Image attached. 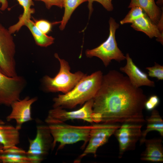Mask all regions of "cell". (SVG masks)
<instances>
[{
  "mask_svg": "<svg viewBox=\"0 0 163 163\" xmlns=\"http://www.w3.org/2000/svg\"><path fill=\"white\" fill-rule=\"evenodd\" d=\"M159 102L160 100L157 96L152 95L145 102L144 108L148 111H152L159 104Z\"/></svg>",
  "mask_w": 163,
  "mask_h": 163,
  "instance_id": "27",
  "label": "cell"
},
{
  "mask_svg": "<svg viewBox=\"0 0 163 163\" xmlns=\"http://www.w3.org/2000/svg\"><path fill=\"white\" fill-rule=\"evenodd\" d=\"M4 149L2 145L0 144V154L3 153Z\"/></svg>",
  "mask_w": 163,
  "mask_h": 163,
  "instance_id": "30",
  "label": "cell"
},
{
  "mask_svg": "<svg viewBox=\"0 0 163 163\" xmlns=\"http://www.w3.org/2000/svg\"><path fill=\"white\" fill-rule=\"evenodd\" d=\"M36 27L43 33L47 34L51 30L52 25L51 23L44 20H40L35 21Z\"/></svg>",
  "mask_w": 163,
  "mask_h": 163,
  "instance_id": "26",
  "label": "cell"
},
{
  "mask_svg": "<svg viewBox=\"0 0 163 163\" xmlns=\"http://www.w3.org/2000/svg\"><path fill=\"white\" fill-rule=\"evenodd\" d=\"M155 65L152 67L146 68L148 71V76L151 77L156 78L158 80H163V66L155 62Z\"/></svg>",
  "mask_w": 163,
  "mask_h": 163,
  "instance_id": "24",
  "label": "cell"
},
{
  "mask_svg": "<svg viewBox=\"0 0 163 163\" xmlns=\"http://www.w3.org/2000/svg\"><path fill=\"white\" fill-rule=\"evenodd\" d=\"M54 56L60 63L59 71L54 78L45 76L43 78V83L45 89L48 92H61L66 94L72 89L87 74L80 71L71 72L68 62L60 58L57 53L55 54Z\"/></svg>",
  "mask_w": 163,
  "mask_h": 163,
  "instance_id": "3",
  "label": "cell"
},
{
  "mask_svg": "<svg viewBox=\"0 0 163 163\" xmlns=\"http://www.w3.org/2000/svg\"><path fill=\"white\" fill-rule=\"evenodd\" d=\"M146 148L141 155L143 161L158 162L163 161V147L161 139H145Z\"/></svg>",
  "mask_w": 163,
  "mask_h": 163,
  "instance_id": "15",
  "label": "cell"
},
{
  "mask_svg": "<svg viewBox=\"0 0 163 163\" xmlns=\"http://www.w3.org/2000/svg\"><path fill=\"white\" fill-rule=\"evenodd\" d=\"M24 25L29 29L38 45L46 47L54 43V38L42 33L37 28L34 23L30 19L27 21L25 23Z\"/></svg>",
  "mask_w": 163,
  "mask_h": 163,
  "instance_id": "20",
  "label": "cell"
},
{
  "mask_svg": "<svg viewBox=\"0 0 163 163\" xmlns=\"http://www.w3.org/2000/svg\"><path fill=\"white\" fill-rule=\"evenodd\" d=\"M53 141L52 148L53 149L56 143H59L58 149H62L66 145L73 144L82 141L84 145L89 140L92 125L75 126L63 123L48 125Z\"/></svg>",
  "mask_w": 163,
  "mask_h": 163,
  "instance_id": "4",
  "label": "cell"
},
{
  "mask_svg": "<svg viewBox=\"0 0 163 163\" xmlns=\"http://www.w3.org/2000/svg\"><path fill=\"white\" fill-rule=\"evenodd\" d=\"M147 99L143 90L133 86L127 76L112 70L103 75L93 99V112L100 115L102 123L142 124L145 122L143 111Z\"/></svg>",
  "mask_w": 163,
  "mask_h": 163,
  "instance_id": "1",
  "label": "cell"
},
{
  "mask_svg": "<svg viewBox=\"0 0 163 163\" xmlns=\"http://www.w3.org/2000/svg\"><path fill=\"white\" fill-rule=\"evenodd\" d=\"M19 4L22 6L24 9L23 14L19 17L18 22L15 24L10 26L8 29L11 34L19 31L21 27L24 25L25 22L30 19L31 15L35 12V10L31 8L34 5L33 0H17ZM1 4L0 9L4 11L8 6L7 0H0Z\"/></svg>",
  "mask_w": 163,
  "mask_h": 163,
  "instance_id": "16",
  "label": "cell"
},
{
  "mask_svg": "<svg viewBox=\"0 0 163 163\" xmlns=\"http://www.w3.org/2000/svg\"><path fill=\"white\" fill-rule=\"evenodd\" d=\"M135 6L141 8L152 21L156 25L163 14L154 0H131L128 8Z\"/></svg>",
  "mask_w": 163,
  "mask_h": 163,
  "instance_id": "18",
  "label": "cell"
},
{
  "mask_svg": "<svg viewBox=\"0 0 163 163\" xmlns=\"http://www.w3.org/2000/svg\"><path fill=\"white\" fill-rule=\"evenodd\" d=\"M120 126L118 124L105 123L92 125L88 144L84 152L75 161L79 162L82 158L89 154H92L94 157L96 156L98 149L108 141L110 137Z\"/></svg>",
  "mask_w": 163,
  "mask_h": 163,
  "instance_id": "9",
  "label": "cell"
},
{
  "mask_svg": "<svg viewBox=\"0 0 163 163\" xmlns=\"http://www.w3.org/2000/svg\"><path fill=\"white\" fill-rule=\"evenodd\" d=\"M93 99L86 102L80 109L74 111H68L60 107L53 108L50 110L45 122L48 125L63 123L69 120L81 119L92 123Z\"/></svg>",
  "mask_w": 163,
  "mask_h": 163,
  "instance_id": "8",
  "label": "cell"
},
{
  "mask_svg": "<svg viewBox=\"0 0 163 163\" xmlns=\"http://www.w3.org/2000/svg\"><path fill=\"white\" fill-rule=\"evenodd\" d=\"M29 147L26 155L31 163H39L42 161L52 148L53 139L48 125L42 124L37 126L35 137L28 138Z\"/></svg>",
  "mask_w": 163,
  "mask_h": 163,
  "instance_id": "7",
  "label": "cell"
},
{
  "mask_svg": "<svg viewBox=\"0 0 163 163\" xmlns=\"http://www.w3.org/2000/svg\"><path fill=\"white\" fill-rule=\"evenodd\" d=\"M150 116L145 119L147 126L145 131L142 132L140 139V143H143L149 132L152 131L158 132L161 136H163V121L158 112L154 109L152 111Z\"/></svg>",
  "mask_w": 163,
  "mask_h": 163,
  "instance_id": "19",
  "label": "cell"
},
{
  "mask_svg": "<svg viewBox=\"0 0 163 163\" xmlns=\"http://www.w3.org/2000/svg\"><path fill=\"white\" fill-rule=\"evenodd\" d=\"M25 83L22 77L8 76L0 68V106L10 107L13 102L20 100Z\"/></svg>",
  "mask_w": 163,
  "mask_h": 163,
  "instance_id": "10",
  "label": "cell"
},
{
  "mask_svg": "<svg viewBox=\"0 0 163 163\" xmlns=\"http://www.w3.org/2000/svg\"><path fill=\"white\" fill-rule=\"evenodd\" d=\"M131 26L136 30L144 32L150 38H157V40L163 44V33L146 14L136 20Z\"/></svg>",
  "mask_w": 163,
  "mask_h": 163,
  "instance_id": "14",
  "label": "cell"
},
{
  "mask_svg": "<svg viewBox=\"0 0 163 163\" xmlns=\"http://www.w3.org/2000/svg\"><path fill=\"white\" fill-rule=\"evenodd\" d=\"M15 46L11 34L0 22V68L7 76H17L14 56Z\"/></svg>",
  "mask_w": 163,
  "mask_h": 163,
  "instance_id": "6",
  "label": "cell"
},
{
  "mask_svg": "<svg viewBox=\"0 0 163 163\" xmlns=\"http://www.w3.org/2000/svg\"><path fill=\"white\" fill-rule=\"evenodd\" d=\"M103 75L100 70L87 75L70 91L54 97L53 108L71 109L93 99L100 87Z\"/></svg>",
  "mask_w": 163,
  "mask_h": 163,
  "instance_id": "2",
  "label": "cell"
},
{
  "mask_svg": "<svg viewBox=\"0 0 163 163\" xmlns=\"http://www.w3.org/2000/svg\"><path fill=\"white\" fill-rule=\"evenodd\" d=\"M111 2L112 0H109Z\"/></svg>",
  "mask_w": 163,
  "mask_h": 163,
  "instance_id": "32",
  "label": "cell"
},
{
  "mask_svg": "<svg viewBox=\"0 0 163 163\" xmlns=\"http://www.w3.org/2000/svg\"><path fill=\"white\" fill-rule=\"evenodd\" d=\"M109 23V34L107 39L97 47L85 51L87 57H98L102 61L106 67L112 60L120 62L126 59V56L118 47L115 39L116 31L119 25L112 18H110Z\"/></svg>",
  "mask_w": 163,
  "mask_h": 163,
  "instance_id": "5",
  "label": "cell"
},
{
  "mask_svg": "<svg viewBox=\"0 0 163 163\" xmlns=\"http://www.w3.org/2000/svg\"><path fill=\"white\" fill-rule=\"evenodd\" d=\"M125 17L120 21L121 24L127 23H132L136 20L142 16L146 14L140 7L133 6Z\"/></svg>",
  "mask_w": 163,
  "mask_h": 163,
  "instance_id": "23",
  "label": "cell"
},
{
  "mask_svg": "<svg viewBox=\"0 0 163 163\" xmlns=\"http://www.w3.org/2000/svg\"><path fill=\"white\" fill-rule=\"evenodd\" d=\"M1 162L5 163H31L26 154L3 153L0 155Z\"/></svg>",
  "mask_w": 163,
  "mask_h": 163,
  "instance_id": "22",
  "label": "cell"
},
{
  "mask_svg": "<svg viewBox=\"0 0 163 163\" xmlns=\"http://www.w3.org/2000/svg\"><path fill=\"white\" fill-rule=\"evenodd\" d=\"M142 126L141 124L125 123L116 130L114 134L119 143V158L125 152L135 149L136 143L141 136Z\"/></svg>",
  "mask_w": 163,
  "mask_h": 163,
  "instance_id": "11",
  "label": "cell"
},
{
  "mask_svg": "<svg viewBox=\"0 0 163 163\" xmlns=\"http://www.w3.org/2000/svg\"><path fill=\"white\" fill-rule=\"evenodd\" d=\"M43 2L47 8L49 9L53 6L62 8L64 6V0H36Z\"/></svg>",
  "mask_w": 163,
  "mask_h": 163,
  "instance_id": "28",
  "label": "cell"
},
{
  "mask_svg": "<svg viewBox=\"0 0 163 163\" xmlns=\"http://www.w3.org/2000/svg\"><path fill=\"white\" fill-rule=\"evenodd\" d=\"M0 162H1V160H0Z\"/></svg>",
  "mask_w": 163,
  "mask_h": 163,
  "instance_id": "31",
  "label": "cell"
},
{
  "mask_svg": "<svg viewBox=\"0 0 163 163\" xmlns=\"http://www.w3.org/2000/svg\"><path fill=\"white\" fill-rule=\"evenodd\" d=\"M126 65L121 67L120 69L127 75L131 83L134 86L140 88L142 86L154 87L155 83L150 80L148 75L142 71L134 63L129 53L126 54Z\"/></svg>",
  "mask_w": 163,
  "mask_h": 163,
  "instance_id": "13",
  "label": "cell"
},
{
  "mask_svg": "<svg viewBox=\"0 0 163 163\" xmlns=\"http://www.w3.org/2000/svg\"><path fill=\"white\" fill-rule=\"evenodd\" d=\"M88 2V8L89 10V16H90L93 11L92 4L94 2H97L101 4L107 11H111L113 9L111 2L109 0H87Z\"/></svg>",
  "mask_w": 163,
  "mask_h": 163,
  "instance_id": "25",
  "label": "cell"
},
{
  "mask_svg": "<svg viewBox=\"0 0 163 163\" xmlns=\"http://www.w3.org/2000/svg\"><path fill=\"white\" fill-rule=\"evenodd\" d=\"M19 130L11 125L0 124V144L4 150L16 147L19 144Z\"/></svg>",
  "mask_w": 163,
  "mask_h": 163,
  "instance_id": "17",
  "label": "cell"
},
{
  "mask_svg": "<svg viewBox=\"0 0 163 163\" xmlns=\"http://www.w3.org/2000/svg\"><path fill=\"white\" fill-rule=\"evenodd\" d=\"M87 1V0H64V12L62 19L60 21L59 28L62 30L70 19L71 15L75 9L82 3Z\"/></svg>",
  "mask_w": 163,
  "mask_h": 163,
  "instance_id": "21",
  "label": "cell"
},
{
  "mask_svg": "<svg viewBox=\"0 0 163 163\" xmlns=\"http://www.w3.org/2000/svg\"><path fill=\"white\" fill-rule=\"evenodd\" d=\"M37 100L36 97L32 98L27 96L22 100H19L13 102L11 106L12 110L6 117L7 121L13 120L16 122L15 127L20 130L22 125L33 120L31 115L32 105Z\"/></svg>",
  "mask_w": 163,
  "mask_h": 163,
  "instance_id": "12",
  "label": "cell"
},
{
  "mask_svg": "<svg viewBox=\"0 0 163 163\" xmlns=\"http://www.w3.org/2000/svg\"><path fill=\"white\" fill-rule=\"evenodd\" d=\"M156 3L158 5L162 6L163 4V0H158Z\"/></svg>",
  "mask_w": 163,
  "mask_h": 163,
  "instance_id": "29",
  "label": "cell"
}]
</instances>
